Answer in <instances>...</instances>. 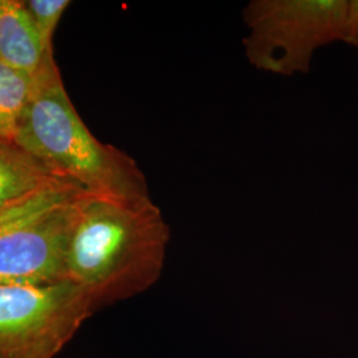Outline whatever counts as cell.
Wrapping results in <instances>:
<instances>
[{
	"mask_svg": "<svg viewBox=\"0 0 358 358\" xmlns=\"http://www.w3.org/2000/svg\"><path fill=\"white\" fill-rule=\"evenodd\" d=\"M343 43H345L350 47L358 48V0H349L345 36Z\"/></svg>",
	"mask_w": 358,
	"mask_h": 358,
	"instance_id": "11",
	"label": "cell"
},
{
	"mask_svg": "<svg viewBox=\"0 0 358 358\" xmlns=\"http://www.w3.org/2000/svg\"><path fill=\"white\" fill-rule=\"evenodd\" d=\"M349 0H251L243 10L244 55L276 76L304 75L322 47L343 43Z\"/></svg>",
	"mask_w": 358,
	"mask_h": 358,
	"instance_id": "3",
	"label": "cell"
},
{
	"mask_svg": "<svg viewBox=\"0 0 358 358\" xmlns=\"http://www.w3.org/2000/svg\"><path fill=\"white\" fill-rule=\"evenodd\" d=\"M0 3H1V0H0Z\"/></svg>",
	"mask_w": 358,
	"mask_h": 358,
	"instance_id": "12",
	"label": "cell"
},
{
	"mask_svg": "<svg viewBox=\"0 0 358 358\" xmlns=\"http://www.w3.org/2000/svg\"><path fill=\"white\" fill-rule=\"evenodd\" d=\"M78 195L0 235V287L66 280V254Z\"/></svg>",
	"mask_w": 358,
	"mask_h": 358,
	"instance_id": "5",
	"label": "cell"
},
{
	"mask_svg": "<svg viewBox=\"0 0 358 358\" xmlns=\"http://www.w3.org/2000/svg\"><path fill=\"white\" fill-rule=\"evenodd\" d=\"M34 83L35 76L0 62V141H16Z\"/></svg>",
	"mask_w": 358,
	"mask_h": 358,
	"instance_id": "8",
	"label": "cell"
},
{
	"mask_svg": "<svg viewBox=\"0 0 358 358\" xmlns=\"http://www.w3.org/2000/svg\"><path fill=\"white\" fill-rule=\"evenodd\" d=\"M94 312L69 280L0 287V358H55Z\"/></svg>",
	"mask_w": 358,
	"mask_h": 358,
	"instance_id": "4",
	"label": "cell"
},
{
	"mask_svg": "<svg viewBox=\"0 0 358 358\" xmlns=\"http://www.w3.org/2000/svg\"><path fill=\"white\" fill-rule=\"evenodd\" d=\"M64 182L17 143L0 141V210Z\"/></svg>",
	"mask_w": 358,
	"mask_h": 358,
	"instance_id": "7",
	"label": "cell"
},
{
	"mask_svg": "<svg viewBox=\"0 0 358 358\" xmlns=\"http://www.w3.org/2000/svg\"><path fill=\"white\" fill-rule=\"evenodd\" d=\"M27 13L38 31L43 44L53 50V35L56 27L62 20L66 8L71 6L69 0H26L23 1Z\"/></svg>",
	"mask_w": 358,
	"mask_h": 358,
	"instance_id": "10",
	"label": "cell"
},
{
	"mask_svg": "<svg viewBox=\"0 0 358 358\" xmlns=\"http://www.w3.org/2000/svg\"><path fill=\"white\" fill-rule=\"evenodd\" d=\"M83 192L84 190L77 187L76 185L64 182L53 185L51 187H47L13 205L1 208L0 235L19 224L26 223L31 219H35L57 206L64 205L66 202L75 199L77 195Z\"/></svg>",
	"mask_w": 358,
	"mask_h": 358,
	"instance_id": "9",
	"label": "cell"
},
{
	"mask_svg": "<svg viewBox=\"0 0 358 358\" xmlns=\"http://www.w3.org/2000/svg\"><path fill=\"white\" fill-rule=\"evenodd\" d=\"M170 227L149 199L81 192L66 254V280L96 310L152 288L162 275Z\"/></svg>",
	"mask_w": 358,
	"mask_h": 358,
	"instance_id": "1",
	"label": "cell"
},
{
	"mask_svg": "<svg viewBox=\"0 0 358 358\" xmlns=\"http://www.w3.org/2000/svg\"><path fill=\"white\" fill-rule=\"evenodd\" d=\"M15 143L55 176L85 192L124 199L152 198L136 159L97 140L81 120L53 56L35 76Z\"/></svg>",
	"mask_w": 358,
	"mask_h": 358,
	"instance_id": "2",
	"label": "cell"
},
{
	"mask_svg": "<svg viewBox=\"0 0 358 358\" xmlns=\"http://www.w3.org/2000/svg\"><path fill=\"white\" fill-rule=\"evenodd\" d=\"M53 56L48 50L20 0L0 3V62L29 76H36Z\"/></svg>",
	"mask_w": 358,
	"mask_h": 358,
	"instance_id": "6",
	"label": "cell"
}]
</instances>
